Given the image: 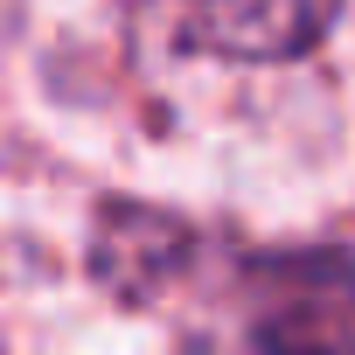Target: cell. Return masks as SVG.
<instances>
[{
  "label": "cell",
  "instance_id": "cell-1",
  "mask_svg": "<svg viewBox=\"0 0 355 355\" xmlns=\"http://www.w3.org/2000/svg\"><path fill=\"white\" fill-rule=\"evenodd\" d=\"M189 21V42L223 56H300L334 21V0H174Z\"/></svg>",
  "mask_w": 355,
  "mask_h": 355
},
{
  "label": "cell",
  "instance_id": "cell-2",
  "mask_svg": "<svg viewBox=\"0 0 355 355\" xmlns=\"http://www.w3.org/2000/svg\"><path fill=\"white\" fill-rule=\"evenodd\" d=\"M293 279H300V293H279V300L258 306V341H300V348L348 341L355 348V265L300 258Z\"/></svg>",
  "mask_w": 355,
  "mask_h": 355
}]
</instances>
